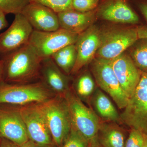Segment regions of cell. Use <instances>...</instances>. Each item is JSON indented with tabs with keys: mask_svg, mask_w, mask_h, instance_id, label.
<instances>
[{
	"mask_svg": "<svg viewBox=\"0 0 147 147\" xmlns=\"http://www.w3.org/2000/svg\"><path fill=\"white\" fill-rule=\"evenodd\" d=\"M0 58L3 62L4 82L24 84L39 80L42 59L29 43Z\"/></svg>",
	"mask_w": 147,
	"mask_h": 147,
	"instance_id": "cell-1",
	"label": "cell"
},
{
	"mask_svg": "<svg viewBox=\"0 0 147 147\" xmlns=\"http://www.w3.org/2000/svg\"><path fill=\"white\" fill-rule=\"evenodd\" d=\"M56 95L40 80L24 84L0 82V104L23 106L43 102Z\"/></svg>",
	"mask_w": 147,
	"mask_h": 147,
	"instance_id": "cell-2",
	"label": "cell"
},
{
	"mask_svg": "<svg viewBox=\"0 0 147 147\" xmlns=\"http://www.w3.org/2000/svg\"><path fill=\"white\" fill-rule=\"evenodd\" d=\"M55 144L61 147L71 131L72 124L68 105L63 96L56 95L38 102Z\"/></svg>",
	"mask_w": 147,
	"mask_h": 147,
	"instance_id": "cell-3",
	"label": "cell"
},
{
	"mask_svg": "<svg viewBox=\"0 0 147 147\" xmlns=\"http://www.w3.org/2000/svg\"><path fill=\"white\" fill-rule=\"evenodd\" d=\"M71 117L72 126L89 142H97L100 123L97 115L84 104L71 88L64 95Z\"/></svg>",
	"mask_w": 147,
	"mask_h": 147,
	"instance_id": "cell-4",
	"label": "cell"
},
{
	"mask_svg": "<svg viewBox=\"0 0 147 147\" xmlns=\"http://www.w3.org/2000/svg\"><path fill=\"white\" fill-rule=\"evenodd\" d=\"M120 116L121 122L147 135V72L142 71L134 94Z\"/></svg>",
	"mask_w": 147,
	"mask_h": 147,
	"instance_id": "cell-5",
	"label": "cell"
},
{
	"mask_svg": "<svg viewBox=\"0 0 147 147\" xmlns=\"http://www.w3.org/2000/svg\"><path fill=\"white\" fill-rule=\"evenodd\" d=\"M138 39L137 29L134 28H115L100 31V44L96 57L111 60L124 53Z\"/></svg>",
	"mask_w": 147,
	"mask_h": 147,
	"instance_id": "cell-6",
	"label": "cell"
},
{
	"mask_svg": "<svg viewBox=\"0 0 147 147\" xmlns=\"http://www.w3.org/2000/svg\"><path fill=\"white\" fill-rule=\"evenodd\" d=\"M79 34L59 28L54 31L34 30L29 44L42 59L50 57L53 54L67 45L75 44Z\"/></svg>",
	"mask_w": 147,
	"mask_h": 147,
	"instance_id": "cell-7",
	"label": "cell"
},
{
	"mask_svg": "<svg viewBox=\"0 0 147 147\" xmlns=\"http://www.w3.org/2000/svg\"><path fill=\"white\" fill-rule=\"evenodd\" d=\"M91 69L98 86L110 96L119 109H124L129 98L120 85L110 60L96 57L92 62Z\"/></svg>",
	"mask_w": 147,
	"mask_h": 147,
	"instance_id": "cell-8",
	"label": "cell"
},
{
	"mask_svg": "<svg viewBox=\"0 0 147 147\" xmlns=\"http://www.w3.org/2000/svg\"><path fill=\"white\" fill-rule=\"evenodd\" d=\"M16 106L24 121L29 140L39 144H55L38 103Z\"/></svg>",
	"mask_w": 147,
	"mask_h": 147,
	"instance_id": "cell-9",
	"label": "cell"
},
{
	"mask_svg": "<svg viewBox=\"0 0 147 147\" xmlns=\"http://www.w3.org/2000/svg\"><path fill=\"white\" fill-rule=\"evenodd\" d=\"M34 29L21 13L15 15L7 30L0 34V57L29 43Z\"/></svg>",
	"mask_w": 147,
	"mask_h": 147,
	"instance_id": "cell-10",
	"label": "cell"
},
{
	"mask_svg": "<svg viewBox=\"0 0 147 147\" xmlns=\"http://www.w3.org/2000/svg\"><path fill=\"white\" fill-rule=\"evenodd\" d=\"M0 138L20 146L29 141L26 128L16 106L0 109Z\"/></svg>",
	"mask_w": 147,
	"mask_h": 147,
	"instance_id": "cell-11",
	"label": "cell"
},
{
	"mask_svg": "<svg viewBox=\"0 0 147 147\" xmlns=\"http://www.w3.org/2000/svg\"><path fill=\"white\" fill-rule=\"evenodd\" d=\"M100 44V31L96 26H91L79 35L75 44L77 58L71 74L78 73L85 66L92 61Z\"/></svg>",
	"mask_w": 147,
	"mask_h": 147,
	"instance_id": "cell-12",
	"label": "cell"
},
{
	"mask_svg": "<svg viewBox=\"0 0 147 147\" xmlns=\"http://www.w3.org/2000/svg\"><path fill=\"white\" fill-rule=\"evenodd\" d=\"M110 63L122 89L129 99L139 83L142 71L131 58L124 53L110 60Z\"/></svg>",
	"mask_w": 147,
	"mask_h": 147,
	"instance_id": "cell-13",
	"label": "cell"
},
{
	"mask_svg": "<svg viewBox=\"0 0 147 147\" xmlns=\"http://www.w3.org/2000/svg\"><path fill=\"white\" fill-rule=\"evenodd\" d=\"M21 13L34 30L51 32L60 28L57 13L40 4L31 2L25 7Z\"/></svg>",
	"mask_w": 147,
	"mask_h": 147,
	"instance_id": "cell-14",
	"label": "cell"
},
{
	"mask_svg": "<svg viewBox=\"0 0 147 147\" xmlns=\"http://www.w3.org/2000/svg\"><path fill=\"white\" fill-rule=\"evenodd\" d=\"M96 16L103 20L121 24H137L139 20L128 0H105L96 9Z\"/></svg>",
	"mask_w": 147,
	"mask_h": 147,
	"instance_id": "cell-15",
	"label": "cell"
},
{
	"mask_svg": "<svg viewBox=\"0 0 147 147\" xmlns=\"http://www.w3.org/2000/svg\"><path fill=\"white\" fill-rule=\"evenodd\" d=\"M67 75L59 68L51 57L42 59L39 80L56 95L63 96L70 89Z\"/></svg>",
	"mask_w": 147,
	"mask_h": 147,
	"instance_id": "cell-16",
	"label": "cell"
},
{
	"mask_svg": "<svg viewBox=\"0 0 147 147\" xmlns=\"http://www.w3.org/2000/svg\"><path fill=\"white\" fill-rule=\"evenodd\" d=\"M57 15L61 28L79 35L92 26L96 16V8L87 12L71 9Z\"/></svg>",
	"mask_w": 147,
	"mask_h": 147,
	"instance_id": "cell-17",
	"label": "cell"
},
{
	"mask_svg": "<svg viewBox=\"0 0 147 147\" xmlns=\"http://www.w3.org/2000/svg\"><path fill=\"white\" fill-rule=\"evenodd\" d=\"M98 141L102 147H125V135L123 129L117 123H100Z\"/></svg>",
	"mask_w": 147,
	"mask_h": 147,
	"instance_id": "cell-18",
	"label": "cell"
},
{
	"mask_svg": "<svg viewBox=\"0 0 147 147\" xmlns=\"http://www.w3.org/2000/svg\"><path fill=\"white\" fill-rule=\"evenodd\" d=\"M92 102L98 115L104 120L119 123L121 122L119 115L109 97L99 89H96L92 97Z\"/></svg>",
	"mask_w": 147,
	"mask_h": 147,
	"instance_id": "cell-19",
	"label": "cell"
},
{
	"mask_svg": "<svg viewBox=\"0 0 147 147\" xmlns=\"http://www.w3.org/2000/svg\"><path fill=\"white\" fill-rule=\"evenodd\" d=\"M51 57L64 73L67 75L71 74L77 58L75 44L67 45L58 50Z\"/></svg>",
	"mask_w": 147,
	"mask_h": 147,
	"instance_id": "cell-20",
	"label": "cell"
},
{
	"mask_svg": "<svg viewBox=\"0 0 147 147\" xmlns=\"http://www.w3.org/2000/svg\"><path fill=\"white\" fill-rule=\"evenodd\" d=\"M74 92L81 100L88 98L94 93V81L88 73L82 74L74 82Z\"/></svg>",
	"mask_w": 147,
	"mask_h": 147,
	"instance_id": "cell-21",
	"label": "cell"
},
{
	"mask_svg": "<svg viewBox=\"0 0 147 147\" xmlns=\"http://www.w3.org/2000/svg\"><path fill=\"white\" fill-rule=\"evenodd\" d=\"M143 40L131 51V58L140 71L147 72V39Z\"/></svg>",
	"mask_w": 147,
	"mask_h": 147,
	"instance_id": "cell-22",
	"label": "cell"
},
{
	"mask_svg": "<svg viewBox=\"0 0 147 147\" xmlns=\"http://www.w3.org/2000/svg\"><path fill=\"white\" fill-rule=\"evenodd\" d=\"M30 0H0V10L6 15L21 13Z\"/></svg>",
	"mask_w": 147,
	"mask_h": 147,
	"instance_id": "cell-23",
	"label": "cell"
},
{
	"mask_svg": "<svg viewBox=\"0 0 147 147\" xmlns=\"http://www.w3.org/2000/svg\"><path fill=\"white\" fill-rule=\"evenodd\" d=\"M30 2H34L45 6L57 13L73 9L72 0H30Z\"/></svg>",
	"mask_w": 147,
	"mask_h": 147,
	"instance_id": "cell-24",
	"label": "cell"
},
{
	"mask_svg": "<svg viewBox=\"0 0 147 147\" xmlns=\"http://www.w3.org/2000/svg\"><path fill=\"white\" fill-rule=\"evenodd\" d=\"M89 142L71 126L67 139L61 147H88Z\"/></svg>",
	"mask_w": 147,
	"mask_h": 147,
	"instance_id": "cell-25",
	"label": "cell"
},
{
	"mask_svg": "<svg viewBox=\"0 0 147 147\" xmlns=\"http://www.w3.org/2000/svg\"><path fill=\"white\" fill-rule=\"evenodd\" d=\"M147 142V135L137 129H131L125 147H146Z\"/></svg>",
	"mask_w": 147,
	"mask_h": 147,
	"instance_id": "cell-26",
	"label": "cell"
},
{
	"mask_svg": "<svg viewBox=\"0 0 147 147\" xmlns=\"http://www.w3.org/2000/svg\"><path fill=\"white\" fill-rule=\"evenodd\" d=\"M98 3L96 0H72V8L80 12H87L96 9Z\"/></svg>",
	"mask_w": 147,
	"mask_h": 147,
	"instance_id": "cell-27",
	"label": "cell"
},
{
	"mask_svg": "<svg viewBox=\"0 0 147 147\" xmlns=\"http://www.w3.org/2000/svg\"><path fill=\"white\" fill-rule=\"evenodd\" d=\"M137 5L140 12L147 21V1H140L137 3Z\"/></svg>",
	"mask_w": 147,
	"mask_h": 147,
	"instance_id": "cell-28",
	"label": "cell"
},
{
	"mask_svg": "<svg viewBox=\"0 0 147 147\" xmlns=\"http://www.w3.org/2000/svg\"><path fill=\"white\" fill-rule=\"evenodd\" d=\"M21 147H58L55 144L52 145H41L36 144L32 141L29 140L28 142L24 145L21 146Z\"/></svg>",
	"mask_w": 147,
	"mask_h": 147,
	"instance_id": "cell-29",
	"label": "cell"
},
{
	"mask_svg": "<svg viewBox=\"0 0 147 147\" xmlns=\"http://www.w3.org/2000/svg\"><path fill=\"white\" fill-rule=\"evenodd\" d=\"M5 16V13L0 10V30L5 28L8 26V22Z\"/></svg>",
	"mask_w": 147,
	"mask_h": 147,
	"instance_id": "cell-30",
	"label": "cell"
},
{
	"mask_svg": "<svg viewBox=\"0 0 147 147\" xmlns=\"http://www.w3.org/2000/svg\"><path fill=\"white\" fill-rule=\"evenodd\" d=\"M137 29L139 39H147V27H141Z\"/></svg>",
	"mask_w": 147,
	"mask_h": 147,
	"instance_id": "cell-31",
	"label": "cell"
},
{
	"mask_svg": "<svg viewBox=\"0 0 147 147\" xmlns=\"http://www.w3.org/2000/svg\"><path fill=\"white\" fill-rule=\"evenodd\" d=\"M0 147H21L7 139L1 138Z\"/></svg>",
	"mask_w": 147,
	"mask_h": 147,
	"instance_id": "cell-32",
	"label": "cell"
},
{
	"mask_svg": "<svg viewBox=\"0 0 147 147\" xmlns=\"http://www.w3.org/2000/svg\"><path fill=\"white\" fill-rule=\"evenodd\" d=\"M3 74V62L0 60V82L2 81Z\"/></svg>",
	"mask_w": 147,
	"mask_h": 147,
	"instance_id": "cell-33",
	"label": "cell"
},
{
	"mask_svg": "<svg viewBox=\"0 0 147 147\" xmlns=\"http://www.w3.org/2000/svg\"><path fill=\"white\" fill-rule=\"evenodd\" d=\"M90 147H102V146H100V145H98V142L92 143V144H90Z\"/></svg>",
	"mask_w": 147,
	"mask_h": 147,
	"instance_id": "cell-34",
	"label": "cell"
},
{
	"mask_svg": "<svg viewBox=\"0 0 147 147\" xmlns=\"http://www.w3.org/2000/svg\"><path fill=\"white\" fill-rule=\"evenodd\" d=\"M96 1H97L98 2L99 1H100V0H96Z\"/></svg>",
	"mask_w": 147,
	"mask_h": 147,
	"instance_id": "cell-35",
	"label": "cell"
},
{
	"mask_svg": "<svg viewBox=\"0 0 147 147\" xmlns=\"http://www.w3.org/2000/svg\"><path fill=\"white\" fill-rule=\"evenodd\" d=\"M146 147H147V143H146Z\"/></svg>",
	"mask_w": 147,
	"mask_h": 147,
	"instance_id": "cell-36",
	"label": "cell"
},
{
	"mask_svg": "<svg viewBox=\"0 0 147 147\" xmlns=\"http://www.w3.org/2000/svg\"><path fill=\"white\" fill-rule=\"evenodd\" d=\"M0 147H1V141H0Z\"/></svg>",
	"mask_w": 147,
	"mask_h": 147,
	"instance_id": "cell-37",
	"label": "cell"
}]
</instances>
